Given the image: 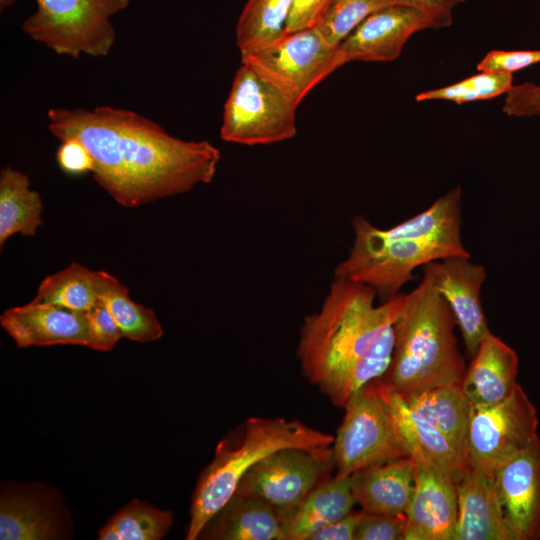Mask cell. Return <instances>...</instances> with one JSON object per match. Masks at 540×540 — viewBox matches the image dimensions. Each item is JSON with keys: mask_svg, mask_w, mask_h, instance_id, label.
Wrapping results in <instances>:
<instances>
[{"mask_svg": "<svg viewBox=\"0 0 540 540\" xmlns=\"http://www.w3.org/2000/svg\"><path fill=\"white\" fill-rule=\"evenodd\" d=\"M48 128L89 150L93 179L116 202L137 207L210 183L221 158L208 141H186L133 111L111 106L52 108Z\"/></svg>", "mask_w": 540, "mask_h": 540, "instance_id": "6da1fadb", "label": "cell"}, {"mask_svg": "<svg viewBox=\"0 0 540 540\" xmlns=\"http://www.w3.org/2000/svg\"><path fill=\"white\" fill-rule=\"evenodd\" d=\"M376 297L369 285L334 278L320 310L301 326L297 357L302 373L338 407L390 367L395 322L407 294L378 305Z\"/></svg>", "mask_w": 540, "mask_h": 540, "instance_id": "7a4b0ae2", "label": "cell"}, {"mask_svg": "<svg viewBox=\"0 0 540 540\" xmlns=\"http://www.w3.org/2000/svg\"><path fill=\"white\" fill-rule=\"evenodd\" d=\"M461 197V187L452 188L423 212L388 229L356 215L352 247L334 278L369 285L384 302L414 279L416 268L452 256L471 257L461 239Z\"/></svg>", "mask_w": 540, "mask_h": 540, "instance_id": "3957f363", "label": "cell"}, {"mask_svg": "<svg viewBox=\"0 0 540 540\" xmlns=\"http://www.w3.org/2000/svg\"><path fill=\"white\" fill-rule=\"evenodd\" d=\"M422 273L395 322L393 357L382 378L402 396L461 384L467 369L454 333V315L430 276Z\"/></svg>", "mask_w": 540, "mask_h": 540, "instance_id": "277c9868", "label": "cell"}, {"mask_svg": "<svg viewBox=\"0 0 540 540\" xmlns=\"http://www.w3.org/2000/svg\"><path fill=\"white\" fill-rule=\"evenodd\" d=\"M334 436L298 420L248 418L238 439L226 437L195 487L186 539L199 538L207 524L233 497L243 476L260 460L285 448L332 446Z\"/></svg>", "mask_w": 540, "mask_h": 540, "instance_id": "5b68a950", "label": "cell"}, {"mask_svg": "<svg viewBox=\"0 0 540 540\" xmlns=\"http://www.w3.org/2000/svg\"><path fill=\"white\" fill-rule=\"evenodd\" d=\"M37 8L23 31L56 54L74 59L109 54L116 39L110 18L130 0H35Z\"/></svg>", "mask_w": 540, "mask_h": 540, "instance_id": "8992f818", "label": "cell"}, {"mask_svg": "<svg viewBox=\"0 0 540 540\" xmlns=\"http://www.w3.org/2000/svg\"><path fill=\"white\" fill-rule=\"evenodd\" d=\"M343 408L332 444L335 475L347 477L362 468L409 456L377 379L353 394Z\"/></svg>", "mask_w": 540, "mask_h": 540, "instance_id": "52a82bcc", "label": "cell"}, {"mask_svg": "<svg viewBox=\"0 0 540 540\" xmlns=\"http://www.w3.org/2000/svg\"><path fill=\"white\" fill-rule=\"evenodd\" d=\"M297 106L248 65L236 71L223 111L220 136L226 142L267 145L296 135Z\"/></svg>", "mask_w": 540, "mask_h": 540, "instance_id": "ba28073f", "label": "cell"}, {"mask_svg": "<svg viewBox=\"0 0 540 540\" xmlns=\"http://www.w3.org/2000/svg\"><path fill=\"white\" fill-rule=\"evenodd\" d=\"M241 59L297 107L316 85L345 64L338 46L330 45L314 27L286 33Z\"/></svg>", "mask_w": 540, "mask_h": 540, "instance_id": "9c48e42d", "label": "cell"}, {"mask_svg": "<svg viewBox=\"0 0 540 540\" xmlns=\"http://www.w3.org/2000/svg\"><path fill=\"white\" fill-rule=\"evenodd\" d=\"M335 469L332 446L285 448L256 463L241 479L235 494L257 498L282 520Z\"/></svg>", "mask_w": 540, "mask_h": 540, "instance_id": "30bf717a", "label": "cell"}, {"mask_svg": "<svg viewBox=\"0 0 540 540\" xmlns=\"http://www.w3.org/2000/svg\"><path fill=\"white\" fill-rule=\"evenodd\" d=\"M537 428L536 408L518 383L501 402L471 404L468 463L494 474L538 437Z\"/></svg>", "mask_w": 540, "mask_h": 540, "instance_id": "8fae6325", "label": "cell"}, {"mask_svg": "<svg viewBox=\"0 0 540 540\" xmlns=\"http://www.w3.org/2000/svg\"><path fill=\"white\" fill-rule=\"evenodd\" d=\"M452 21L416 7L392 3L368 16L338 48L345 64L390 62L400 56L413 34L446 28Z\"/></svg>", "mask_w": 540, "mask_h": 540, "instance_id": "7c38bea8", "label": "cell"}, {"mask_svg": "<svg viewBox=\"0 0 540 540\" xmlns=\"http://www.w3.org/2000/svg\"><path fill=\"white\" fill-rule=\"evenodd\" d=\"M471 257L452 256L422 266L436 290L448 303L460 329L467 354L472 357L491 332L481 303V287L487 279L485 268Z\"/></svg>", "mask_w": 540, "mask_h": 540, "instance_id": "4fadbf2b", "label": "cell"}, {"mask_svg": "<svg viewBox=\"0 0 540 540\" xmlns=\"http://www.w3.org/2000/svg\"><path fill=\"white\" fill-rule=\"evenodd\" d=\"M498 499L514 540L540 539V438L494 473Z\"/></svg>", "mask_w": 540, "mask_h": 540, "instance_id": "5bb4252c", "label": "cell"}, {"mask_svg": "<svg viewBox=\"0 0 540 540\" xmlns=\"http://www.w3.org/2000/svg\"><path fill=\"white\" fill-rule=\"evenodd\" d=\"M404 540H454L458 504L453 477L415 462Z\"/></svg>", "mask_w": 540, "mask_h": 540, "instance_id": "9a60e30c", "label": "cell"}, {"mask_svg": "<svg viewBox=\"0 0 540 540\" xmlns=\"http://www.w3.org/2000/svg\"><path fill=\"white\" fill-rule=\"evenodd\" d=\"M453 480L458 504L454 540H514L498 499L494 474L467 462Z\"/></svg>", "mask_w": 540, "mask_h": 540, "instance_id": "2e32d148", "label": "cell"}, {"mask_svg": "<svg viewBox=\"0 0 540 540\" xmlns=\"http://www.w3.org/2000/svg\"><path fill=\"white\" fill-rule=\"evenodd\" d=\"M2 328L19 348L52 345L87 346L85 312L32 300L7 309L0 316Z\"/></svg>", "mask_w": 540, "mask_h": 540, "instance_id": "e0dca14e", "label": "cell"}, {"mask_svg": "<svg viewBox=\"0 0 540 540\" xmlns=\"http://www.w3.org/2000/svg\"><path fill=\"white\" fill-rule=\"evenodd\" d=\"M380 394L389 405L398 432L411 457L417 463L436 468L453 478L467 465L446 437L419 412L408 405L382 378L377 379Z\"/></svg>", "mask_w": 540, "mask_h": 540, "instance_id": "ac0fdd59", "label": "cell"}, {"mask_svg": "<svg viewBox=\"0 0 540 540\" xmlns=\"http://www.w3.org/2000/svg\"><path fill=\"white\" fill-rule=\"evenodd\" d=\"M415 461L404 457L362 468L349 476L351 492L362 511L405 516L415 481Z\"/></svg>", "mask_w": 540, "mask_h": 540, "instance_id": "d6986e66", "label": "cell"}, {"mask_svg": "<svg viewBox=\"0 0 540 540\" xmlns=\"http://www.w3.org/2000/svg\"><path fill=\"white\" fill-rule=\"evenodd\" d=\"M36 487L2 489L1 540H50L62 538L64 528L54 500Z\"/></svg>", "mask_w": 540, "mask_h": 540, "instance_id": "ffe728a7", "label": "cell"}, {"mask_svg": "<svg viewBox=\"0 0 540 540\" xmlns=\"http://www.w3.org/2000/svg\"><path fill=\"white\" fill-rule=\"evenodd\" d=\"M462 387L472 405H491L507 398L517 385L516 351L489 333L471 357Z\"/></svg>", "mask_w": 540, "mask_h": 540, "instance_id": "44dd1931", "label": "cell"}, {"mask_svg": "<svg viewBox=\"0 0 540 540\" xmlns=\"http://www.w3.org/2000/svg\"><path fill=\"white\" fill-rule=\"evenodd\" d=\"M355 504L349 476L329 477L282 520L286 540H310L317 531L350 514Z\"/></svg>", "mask_w": 540, "mask_h": 540, "instance_id": "7402d4cb", "label": "cell"}, {"mask_svg": "<svg viewBox=\"0 0 540 540\" xmlns=\"http://www.w3.org/2000/svg\"><path fill=\"white\" fill-rule=\"evenodd\" d=\"M403 397L446 437L467 463L471 402L462 383L435 386Z\"/></svg>", "mask_w": 540, "mask_h": 540, "instance_id": "603a6c76", "label": "cell"}, {"mask_svg": "<svg viewBox=\"0 0 540 540\" xmlns=\"http://www.w3.org/2000/svg\"><path fill=\"white\" fill-rule=\"evenodd\" d=\"M204 530L202 535L214 540H286L281 519L272 507L239 494L233 495Z\"/></svg>", "mask_w": 540, "mask_h": 540, "instance_id": "cb8c5ba5", "label": "cell"}, {"mask_svg": "<svg viewBox=\"0 0 540 540\" xmlns=\"http://www.w3.org/2000/svg\"><path fill=\"white\" fill-rule=\"evenodd\" d=\"M118 281L106 271L90 270L74 262L45 277L33 300L84 313L101 302Z\"/></svg>", "mask_w": 540, "mask_h": 540, "instance_id": "d4e9b609", "label": "cell"}, {"mask_svg": "<svg viewBox=\"0 0 540 540\" xmlns=\"http://www.w3.org/2000/svg\"><path fill=\"white\" fill-rule=\"evenodd\" d=\"M43 202L31 188L29 177L6 167L0 172V246L15 234L35 236L42 219Z\"/></svg>", "mask_w": 540, "mask_h": 540, "instance_id": "484cf974", "label": "cell"}, {"mask_svg": "<svg viewBox=\"0 0 540 540\" xmlns=\"http://www.w3.org/2000/svg\"><path fill=\"white\" fill-rule=\"evenodd\" d=\"M293 0H248L237 25L236 43L241 56L260 50L286 34Z\"/></svg>", "mask_w": 540, "mask_h": 540, "instance_id": "4316f807", "label": "cell"}, {"mask_svg": "<svg viewBox=\"0 0 540 540\" xmlns=\"http://www.w3.org/2000/svg\"><path fill=\"white\" fill-rule=\"evenodd\" d=\"M173 523L170 511L160 510L138 499L115 513L99 531L101 540H159Z\"/></svg>", "mask_w": 540, "mask_h": 540, "instance_id": "83f0119b", "label": "cell"}, {"mask_svg": "<svg viewBox=\"0 0 540 540\" xmlns=\"http://www.w3.org/2000/svg\"><path fill=\"white\" fill-rule=\"evenodd\" d=\"M102 301L123 337L136 342H152L162 337L163 328L154 311L132 300L127 287L120 281Z\"/></svg>", "mask_w": 540, "mask_h": 540, "instance_id": "f1b7e54d", "label": "cell"}, {"mask_svg": "<svg viewBox=\"0 0 540 540\" xmlns=\"http://www.w3.org/2000/svg\"><path fill=\"white\" fill-rule=\"evenodd\" d=\"M513 85L511 73L479 71L451 85L420 92L415 100L417 102L440 100L464 104L506 94Z\"/></svg>", "mask_w": 540, "mask_h": 540, "instance_id": "f546056e", "label": "cell"}, {"mask_svg": "<svg viewBox=\"0 0 540 540\" xmlns=\"http://www.w3.org/2000/svg\"><path fill=\"white\" fill-rule=\"evenodd\" d=\"M393 0H333L314 27L332 46H339L368 16Z\"/></svg>", "mask_w": 540, "mask_h": 540, "instance_id": "4dcf8cb0", "label": "cell"}, {"mask_svg": "<svg viewBox=\"0 0 540 540\" xmlns=\"http://www.w3.org/2000/svg\"><path fill=\"white\" fill-rule=\"evenodd\" d=\"M87 347L97 351H110L123 337L103 301L85 312Z\"/></svg>", "mask_w": 540, "mask_h": 540, "instance_id": "1f68e13d", "label": "cell"}, {"mask_svg": "<svg viewBox=\"0 0 540 540\" xmlns=\"http://www.w3.org/2000/svg\"><path fill=\"white\" fill-rule=\"evenodd\" d=\"M405 528V516H387L364 512L356 531L355 540H404Z\"/></svg>", "mask_w": 540, "mask_h": 540, "instance_id": "d6a6232c", "label": "cell"}, {"mask_svg": "<svg viewBox=\"0 0 540 540\" xmlns=\"http://www.w3.org/2000/svg\"><path fill=\"white\" fill-rule=\"evenodd\" d=\"M537 63H540V50H492L477 64V69L512 74Z\"/></svg>", "mask_w": 540, "mask_h": 540, "instance_id": "836d02e7", "label": "cell"}, {"mask_svg": "<svg viewBox=\"0 0 540 540\" xmlns=\"http://www.w3.org/2000/svg\"><path fill=\"white\" fill-rule=\"evenodd\" d=\"M502 110L512 117L540 116V84L513 85L505 94Z\"/></svg>", "mask_w": 540, "mask_h": 540, "instance_id": "e575fe53", "label": "cell"}, {"mask_svg": "<svg viewBox=\"0 0 540 540\" xmlns=\"http://www.w3.org/2000/svg\"><path fill=\"white\" fill-rule=\"evenodd\" d=\"M56 160L61 170L70 175L92 173L94 167L89 150L75 138L61 141Z\"/></svg>", "mask_w": 540, "mask_h": 540, "instance_id": "d590c367", "label": "cell"}, {"mask_svg": "<svg viewBox=\"0 0 540 540\" xmlns=\"http://www.w3.org/2000/svg\"><path fill=\"white\" fill-rule=\"evenodd\" d=\"M333 0H293L286 33L313 28Z\"/></svg>", "mask_w": 540, "mask_h": 540, "instance_id": "8d00e7d4", "label": "cell"}, {"mask_svg": "<svg viewBox=\"0 0 540 540\" xmlns=\"http://www.w3.org/2000/svg\"><path fill=\"white\" fill-rule=\"evenodd\" d=\"M363 511L346 515L317 531L310 540H355Z\"/></svg>", "mask_w": 540, "mask_h": 540, "instance_id": "74e56055", "label": "cell"}, {"mask_svg": "<svg viewBox=\"0 0 540 540\" xmlns=\"http://www.w3.org/2000/svg\"><path fill=\"white\" fill-rule=\"evenodd\" d=\"M466 0H393L453 20V11Z\"/></svg>", "mask_w": 540, "mask_h": 540, "instance_id": "f35d334b", "label": "cell"}, {"mask_svg": "<svg viewBox=\"0 0 540 540\" xmlns=\"http://www.w3.org/2000/svg\"><path fill=\"white\" fill-rule=\"evenodd\" d=\"M14 2H15V0H0L1 10H3V8H6V7L12 5Z\"/></svg>", "mask_w": 540, "mask_h": 540, "instance_id": "ab89813d", "label": "cell"}]
</instances>
